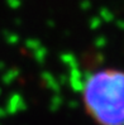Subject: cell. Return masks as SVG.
<instances>
[{"mask_svg": "<svg viewBox=\"0 0 124 125\" xmlns=\"http://www.w3.org/2000/svg\"><path fill=\"white\" fill-rule=\"evenodd\" d=\"M81 102L96 125H124V70L100 68L81 87Z\"/></svg>", "mask_w": 124, "mask_h": 125, "instance_id": "6da1fadb", "label": "cell"}]
</instances>
